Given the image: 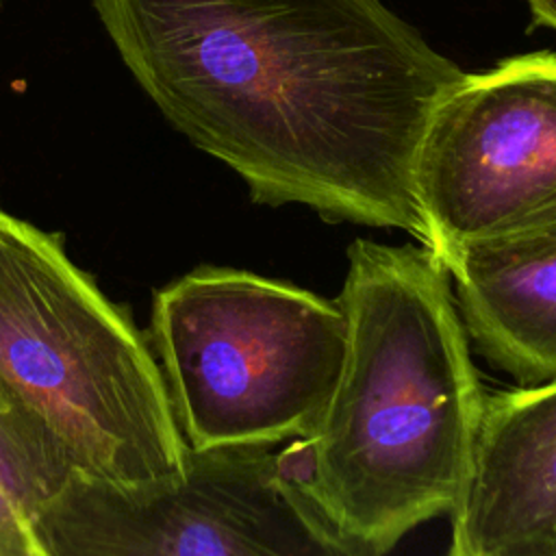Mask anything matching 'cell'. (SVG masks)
Instances as JSON below:
<instances>
[{
	"label": "cell",
	"mask_w": 556,
	"mask_h": 556,
	"mask_svg": "<svg viewBox=\"0 0 556 556\" xmlns=\"http://www.w3.org/2000/svg\"><path fill=\"white\" fill-rule=\"evenodd\" d=\"M139 87L265 206L430 248L415 161L465 76L380 0H91Z\"/></svg>",
	"instance_id": "1"
},
{
	"label": "cell",
	"mask_w": 556,
	"mask_h": 556,
	"mask_svg": "<svg viewBox=\"0 0 556 556\" xmlns=\"http://www.w3.org/2000/svg\"><path fill=\"white\" fill-rule=\"evenodd\" d=\"M337 300L348 324L341 374L278 465L339 556H380L454 510L486 391L430 248L354 239Z\"/></svg>",
	"instance_id": "2"
},
{
	"label": "cell",
	"mask_w": 556,
	"mask_h": 556,
	"mask_svg": "<svg viewBox=\"0 0 556 556\" xmlns=\"http://www.w3.org/2000/svg\"><path fill=\"white\" fill-rule=\"evenodd\" d=\"M0 376L78 471L115 484L182 473L189 445L148 337L70 261L61 235L2 208Z\"/></svg>",
	"instance_id": "3"
},
{
	"label": "cell",
	"mask_w": 556,
	"mask_h": 556,
	"mask_svg": "<svg viewBox=\"0 0 556 556\" xmlns=\"http://www.w3.org/2000/svg\"><path fill=\"white\" fill-rule=\"evenodd\" d=\"M148 341L187 445H278L306 434L341 374L339 300L230 267L154 291Z\"/></svg>",
	"instance_id": "4"
},
{
	"label": "cell",
	"mask_w": 556,
	"mask_h": 556,
	"mask_svg": "<svg viewBox=\"0 0 556 556\" xmlns=\"http://www.w3.org/2000/svg\"><path fill=\"white\" fill-rule=\"evenodd\" d=\"M43 556H337L265 443L187 447L178 478L74 471L39 523Z\"/></svg>",
	"instance_id": "5"
},
{
	"label": "cell",
	"mask_w": 556,
	"mask_h": 556,
	"mask_svg": "<svg viewBox=\"0 0 556 556\" xmlns=\"http://www.w3.org/2000/svg\"><path fill=\"white\" fill-rule=\"evenodd\" d=\"M415 191L439 261L467 245L556 237V52L465 74L428 122Z\"/></svg>",
	"instance_id": "6"
},
{
	"label": "cell",
	"mask_w": 556,
	"mask_h": 556,
	"mask_svg": "<svg viewBox=\"0 0 556 556\" xmlns=\"http://www.w3.org/2000/svg\"><path fill=\"white\" fill-rule=\"evenodd\" d=\"M452 556H556V380L486 393Z\"/></svg>",
	"instance_id": "7"
},
{
	"label": "cell",
	"mask_w": 556,
	"mask_h": 556,
	"mask_svg": "<svg viewBox=\"0 0 556 556\" xmlns=\"http://www.w3.org/2000/svg\"><path fill=\"white\" fill-rule=\"evenodd\" d=\"M441 263L480 356L517 384L556 380V237L467 245Z\"/></svg>",
	"instance_id": "8"
},
{
	"label": "cell",
	"mask_w": 556,
	"mask_h": 556,
	"mask_svg": "<svg viewBox=\"0 0 556 556\" xmlns=\"http://www.w3.org/2000/svg\"><path fill=\"white\" fill-rule=\"evenodd\" d=\"M74 471L52 428L0 376V556H43L41 517Z\"/></svg>",
	"instance_id": "9"
},
{
	"label": "cell",
	"mask_w": 556,
	"mask_h": 556,
	"mask_svg": "<svg viewBox=\"0 0 556 556\" xmlns=\"http://www.w3.org/2000/svg\"><path fill=\"white\" fill-rule=\"evenodd\" d=\"M532 11V28L547 26L556 30V0H526Z\"/></svg>",
	"instance_id": "10"
}]
</instances>
